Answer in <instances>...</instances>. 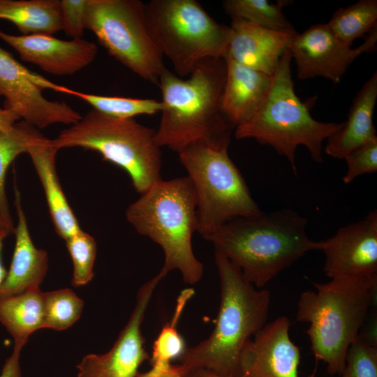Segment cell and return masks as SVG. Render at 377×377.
<instances>
[{"label":"cell","instance_id":"6da1fadb","mask_svg":"<svg viewBox=\"0 0 377 377\" xmlns=\"http://www.w3.org/2000/svg\"><path fill=\"white\" fill-rule=\"evenodd\" d=\"M226 68L225 58H208L187 79L163 69L158 83L161 115L156 130L161 147L177 153L194 143L228 149L235 128L222 108Z\"/></svg>","mask_w":377,"mask_h":377},{"label":"cell","instance_id":"7a4b0ae2","mask_svg":"<svg viewBox=\"0 0 377 377\" xmlns=\"http://www.w3.org/2000/svg\"><path fill=\"white\" fill-rule=\"evenodd\" d=\"M306 223L295 211L283 209L234 219L203 238L261 288L306 253L320 251L321 241L308 236Z\"/></svg>","mask_w":377,"mask_h":377},{"label":"cell","instance_id":"3957f363","mask_svg":"<svg viewBox=\"0 0 377 377\" xmlns=\"http://www.w3.org/2000/svg\"><path fill=\"white\" fill-rule=\"evenodd\" d=\"M214 258L221 292L214 327L207 339L185 349L179 364L237 377L245 344L267 323L270 293L246 281L226 258L214 252Z\"/></svg>","mask_w":377,"mask_h":377},{"label":"cell","instance_id":"277c9868","mask_svg":"<svg viewBox=\"0 0 377 377\" xmlns=\"http://www.w3.org/2000/svg\"><path fill=\"white\" fill-rule=\"evenodd\" d=\"M197 199L188 176L162 179L131 203L126 211L129 223L163 249L164 264L157 274L162 279L178 270L187 284H195L204 272L195 257L192 236L197 231Z\"/></svg>","mask_w":377,"mask_h":377},{"label":"cell","instance_id":"5b68a950","mask_svg":"<svg viewBox=\"0 0 377 377\" xmlns=\"http://www.w3.org/2000/svg\"><path fill=\"white\" fill-rule=\"evenodd\" d=\"M314 286L316 291L300 295L296 319L310 324L306 332L315 358L327 364L330 374H341L372 304L377 278L332 279Z\"/></svg>","mask_w":377,"mask_h":377},{"label":"cell","instance_id":"8992f818","mask_svg":"<svg viewBox=\"0 0 377 377\" xmlns=\"http://www.w3.org/2000/svg\"><path fill=\"white\" fill-rule=\"evenodd\" d=\"M292 55L286 50L273 75L270 89L253 117L234 131L237 139L253 138L261 145L273 147L287 158L297 174L295 152L304 146L311 158L323 162L322 148L328 139L342 126L336 122H323L313 119L310 109L316 98L302 101L294 90L291 75Z\"/></svg>","mask_w":377,"mask_h":377},{"label":"cell","instance_id":"52a82bcc","mask_svg":"<svg viewBox=\"0 0 377 377\" xmlns=\"http://www.w3.org/2000/svg\"><path fill=\"white\" fill-rule=\"evenodd\" d=\"M51 143L58 150L80 147L99 153L128 173L140 195L162 179V152L156 131L134 118L114 117L92 108Z\"/></svg>","mask_w":377,"mask_h":377},{"label":"cell","instance_id":"ba28073f","mask_svg":"<svg viewBox=\"0 0 377 377\" xmlns=\"http://www.w3.org/2000/svg\"><path fill=\"white\" fill-rule=\"evenodd\" d=\"M149 32L176 75H190L208 58H225L230 26L217 22L195 0H151L145 3Z\"/></svg>","mask_w":377,"mask_h":377},{"label":"cell","instance_id":"9c48e42d","mask_svg":"<svg viewBox=\"0 0 377 377\" xmlns=\"http://www.w3.org/2000/svg\"><path fill=\"white\" fill-rule=\"evenodd\" d=\"M197 199V231L203 237L239 217L263 213L228 149L191 144L179 152Z\"/></svg>","mask_w":377,"mask_h":377},{"label":"cell","instance_id":"30bf717a","mask_svg":"<svg viewBox=\"0 0 377 377\" xmlns=\"http://www.w3.org/2000/svg\"><path fill=\"white\" fill-rule=\"evenodd\" d=\"M85 29L108 54L142 79L158 85L165 68L140 0H88Z\"/></svg>","mask_w":377,"mask_h":377},{"label":"cell","instance_id":"8fae6325","mask_svg":"<svg viewBox=\"0 0 377 377\" xmlns=\"http://www.w3.org/2000/svg\"><path fill=\"white\" fill-rule=\"evenodd\" d=\"M66 89L30 71L0 47V96L5 98V108L20 119L38 129L77 122L82 117L77 111L64 102L48 100L42 93L44 89L64 93Z\"/></svg>","mask_w":377,"mask_h":377},{"label":"cell","instance_id":"7c38bea8","mask_svg":"<svg viewBox=\"0 0 377 377\" xmlns=\"http://www.w3.org/2000/svg\"><path fill=\"white\" fill-rule=\"evenodd\" d=\"M377 27L369 31L357 47L341 41L327 24L311 25L301 34L296 33L288 50L297 66V77L307 80L322 77L337 84L350 64L363 53L376 49Z\"/></svg>","mask_w":377,"mask_h":377},{"label":"cell","instance_id":"4fadbf2b","mask_svg":"<svg viewBox=\"0 0 377 377\" xmlns=\"http://www.w3.org/2000/svg\"><path fill=\"white\" fill-rule=\"evenodd\" d=\"M161 280L156 274L140 286L135 307L113 346L104 354L84 356L77 366V377H138L139 367L149 358L142 324L153 293Z\"/></svg>","mask_w":377,"mask_h":377},{"label":"cell","instance_id":"5bb4252c","mask_svg":"<svg viewBox=\"0 0 377 377\" xmlns=\"http://www.w3.org/2000/svg\"><path fill=\"white\" fill-rule=\"evenodd\" d=\"M324 272L332 279L377 278V211L340 228L321 241Z\"/></svg>","mask_w":377,"mask_h":377},{"label":"cell","instance_id":"9a60e30c","mask_svg":"<svg viewBox=\"0 0 377 377\" xmlns=\"http://www.w3.org/2000/svg\"><path fill=\"white\" fill-rule=\"evenodd\" d=\"M290 322L280 316L267 323L245 344L237 377H299L301 354L290 339Z\"/></svg>","mask_w":377,"mask_h":377},{"label":"cell","instance_id":"2e32d148","mask_svg":"<svg viewBox=\"0 0 377 377\" xmlns=\"http://www.w3.org/2000/svg\"><path fill=\"white\" fill-rule=\"evenodd\" d=\"M0 38L21 59L56 76H70L91 64L98 54L96 43L83 38L61 40L52 35H12L0 29Z\"/></svg>","mask_w":377,"mask_h":377},{"label":"cell","instance_id":"e0dca14e","mask_svg":"<svg viewBox=\"0 0 377 377\" xmlns=\"http://www.w3.org/2000/svg\"><path fill=\"white\" fill-rule=\"evenodd\" d=\"M230 27L231 36L226 58L269 75L276 72L295 35L239 20H232Z\"/></svg>","mask_w":377,"mask_h":377},{"label":"cell","instance_id":"ac0fdd59","mask_svg":"<svg viewBox=\"0 0 377 377\" xmlns=\"http://www.w3.org/2000/svg\"><path fill=\"white\" fill-rule=\"evenodd\" d=\"M14 205L17 219L14 230L15 244L10 268L0 286V298L40 288L48 269L47 252L37 248L31 239L16 186Z\"/></svg>","mask_w":377,"mask_h":377},{"label":"cell","instance_id":"d6986e66","mask_svg":"<svg viewBox=\"0 0 377 377\" xmlns=\"http://www.w3.org/2000/svg\"><path fill=\"white\" fill-rule=\"evenodd\" d=\"M226 59V78L222 108L228 121L237 127L249 121L260 108L272 84L273 75Z\"/></svg>","mask_w":377,"mask_h":377},{"label":"cell","instance_id":"ffe728a7","mask_svg":"<svg viewBox=\"0 0 377 377\" xmlns=\"http://www.w3.org/2000/svg\"><path fill=\"white\" fill-rule=\"evenodd\" d=\"M58 149L45 136L32 145L27 154L42 184L50 217L57 235L64 240L82 229L67 201L57 173Z\"/></svg>","mask_w":377,"mask_h":377},{"label":"cell","instance_id":"44dd1931","mask_svg":"<svg viewBox=\"0 0 377 377\" xmlns=\"http://www.w3.org/2000/svg\"><path fill=\"white\" fill-rule=\"evenodd\" d=\"M376 100L377 72L375 71L353 98L346 121L327 139L325 147L327 155L344 158L354 149L377 138L373 123Z\"/></svg>","mask_w":377,"mask_h":377},{"label":"cell","instance_id":"7402d4cb","mask_svg":"<svg viewBox=\"0 0 377 377\" xmlns=\"http://www.w3.org/2000/svg\"><path fill=\"white\" fill-rule=\"evenodd\" d=\"M43 292L40 288L0 298V323L23 347L36 330L43 329Z\"/></svg>","mask_w":377,"mask_h":377},{"label":"cell","instance_id":"603a6c76","mask_svg":"<svg viewBox=\"0 0 377 377\" xmlns=\"http://www.w3.org/2000/svg\"><path fill=\"white\" fill-rule=\"evenodd\" d=\"M0 19L22 35H53L62 30L60 0H0Z\"/></svg>","mask_w":377,"mask_h":377},{"label":"cell","instance_id":"cb8c5ba5","mask_svg":"<svg viewBox=\"0 0 377 377\" xmlns=\"http://www.w3.org/2000/svg\"><path fill=\"white\" fill-rule=\"evenodd\" d=\"M43 137L37 128L24 120L8 129L0 130V223L10 233H14L15 226L6 192V172L19 155L27 153L30 147Z\"/></svg>","mask_w":377,"mask_h":377},{"label":"cell","instance_id":"d4e9b609","mask_svg":"<svg viewBox=\"0 0 377 377\" xmlns=\"http://www.w3.org/2000/svg\"><path fill=\"white\" fill-rule=\"evenodd\" d=\"M286 1L272 3L267 0H226L222 2L231 20L251 22L273 31L295 34L294 27L282 11Z\"/></svg>","mask_w":377,"mask_h":377},{"label":"cell","instance_id":"484cf974","mask_svg":"<svg viewBox=\"0 0 377 377\" xmlns=\"http://www.w3.org/2000/svg\"><path fill=\"white\" fill-rule=\"evenodd\" d=\"M326 24L341 41L351 46L355 40L377 27V1L359 0L339 8Z\"/></svg>","mask_w":377,"mask_h":377},{"label":"cell","instance_id":"4316f807","mask_svg":"<svg viewBox=\"0 0 377 377\" xmlns=\"http://www.w3.org/2000/svg\"><path fill=\"white\" fill-rule=\"evenodd\" d=\"M194 293L193 288H187L179 295L171 320L163 327L153 343L150 360L151 366H169L186 348L184 340L178 331V324L187 303Z\"/></svg>","mask_w":377,"mask_h":377},{"label":"cell","instance_id":"83f0119b","mask_svg":"<svg viewBox=\"0 0 377 377\" xmlns=\"http://www.w3.org/2000/svg\"><path fill=\"white\" fill-rule=\"evenodd\" d=\"M64 94L75 96L105 114L117 118H134L139 115H152L160 112L161 101L151 98L101 96L77 91L66 88Z\"/></svg>","mask_w":377,"mask_h":377},{"label":"cell","instance_id":"f1b7e54d","mask_svg":"<svg viewBox=\"0 0 377 377\" xmlns=\"http://www.w3.org/2000/svg\"><path fill=\"white\" fill-rule=\"evenodd\" d=\"M84 304L70 288L43 292V329L61 331L71 327L80 318Z\"/></svg>","mask_w":377,"mask_h":377},{"label":"cell","instance_id":"f546056e","mask_svg":"<svg viewBox=\"0 0 377 377\" xmlns=\"http://www.w3.org/2000/svg\"><path fill=\"white\" fill-rule=\"evenodd\" d=\"M65 241L73 265L72 284L75 287L87 285L94 276L96 242L93 236L82 230Z\"/></svg>","mask_w":377,"mask_h":377},{"label":"cell","instance_id":"4dcf8cb0","mask_svg":"<svg viewBox=\"0 0 377 377\" xmlns=\"http://www.w3.org/2000/svg\"><path fill=\"white\" fill-rule=\"evenodd\" d=\"M340 377H377V348L365 339L357 338L350 346Z\"/></svg>","mask_w":377,"mask_h":377},{"label":"cell","instance_id":"1f68e13d","mask_svg":"<svg viewBox=\"0 0 377 377\" xmlns=\"http://www.w3.org/2000/svg\"><path fill=\"white\" fill-rule=\"evenodd\" d=\"M343 159L347 163V171L343 177L346 184L360 175L376 172L377 138L354 149Z\"/></svg>","mask_w":377,"mask_h":377},{"label":"cell","instance_id":"d6a6232c","mask_svg":"<svg viewBox=\"0 0 377 377\" xmlns=\"http://www.w3.org/2000/svg\"><path fill=\"white\" fill-rule=\"evenodd\" d=\"M88 0H60L62 30L74 38H82Z\"/></svg>","mask_w":377,"mask_h":377},{"label":"cell","instance_id":"836d02e7","mask_svg":"<svg viewBox=\"0 0 377 377\" xmlns=\"http://www.w3.org/2000/svg\"><path fill=\"white\" fill-rule=\"evenodd\" d=\"M22 348V346L14 344L13 353L6 359L0 377H22L20 358Z\"/></svg>","mask_w":377,"mask_h":377},{"label":"cell","instance_id":"e575fe53","mask_svg":"<svg viewBox=\"0 0 377 377\" xmlns=\"http://www.w3.org/2000/svg\"><path fill=\"white\" fill-rule=\"evenodd\" d=\"M185 369L180 364L170 366H152L147 372L139 374L138 377H182Z\"/></svg>","mask_w":377,"mask_h":377},{"label":"cell","instance_id":"d590c367","mask_svg":"<svg viewBox=\"0 0 377 377\" xmlns=\"http://www.w3.org/2000/svg\"><path fill=\"white\" fill-rule=\"evenodd\" d=\"M20 117L12 110L0 108V130H6L11 127Z\"/></svg>","mask_w":377,"mask_h":377},{"label":"cell","instance_id":"8d00e7d4","mask_svg":"<svg viewBox=\"0 0 377 377\" xmlns=\"http://www.w3.org/2000/svg\"><path fill=\"white\" fill-rule=\"evenodd\" d=\"M11 234L8 228L1 223H0V286L6 278L7 271L3 265L1 261V251L3 245V241L8 235Z\"/></svg>","mask_w":377,"mask_h":377},{"label":"cell","instance_id":"74e56055","mask_svg":"<svg viewBox=\"0 0 377 377\" xmlns=\"http://www.w3.org/2000/svg\"><path fill=\"white\" fill-rule=\"evenodd\" d=\"M182 377H223L203 369H186Z\"/></svg>","mask_w":377,"mask_h":377},{"label":"cell","instance_id":"f35d334b","mask_svg":"<svg viewBox=\"0 0 377 377\" xmlns=\"http://www.w3.org/2000/svg\"><path fill=\"white\" fill-rule=\"evenodd\" d=\"M306 377H316V376L315 371H313V373H311L310 375H309V376H306Z\"/></svg>","mask_w":377,"mask_h":377}]
</instances>
